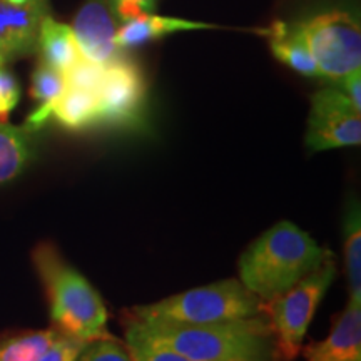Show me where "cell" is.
I'll return each mask as SVG.
<instances>
[{"label":"cell","instance_id":"cell-14","mask_svg":"<svg viewBox=\"0 0 361 361\" xmlns=\"http://www.w3.org/2000/svg\"><path fill=\"white\" fill-rule=\"evenodd\" d=\"M37 51L44 64L66 74L79 61L80 51L72 27L61 24L47 16L42 20L37 35Z\"/></svg>","mask_w":361,"mask_h":361},{"label":"cell","instance_id":"cell-8","mask_svg":"<svg viewBox=\"0 0 361 361\" xmlns=\"http://www.w3.org/2000/svg\"><path fill=\"white\" fill-rule=\"evenodd\" d=\"M99 99V124L130 128L141 123L146 82L141 69L123 56L104 67Z\"/></svg>","mask_w":361,"mask_h":361},{"label":"cell","instance_id":"cell-11","mask_svg":"<svg viewBox=\"0 0 361 361\" xmlns=\"http://www.w3.org/2000/svg\"><path fill=\"white\" fill-rule=\"evenodd\" d=\"M306 361H361V303L348 301L331 333L305 350Z\"/></svg>","mask_w":361,"mask_h":361},{"label":"cell","instance_id":"cell-19","mask_svg":"<svg viewBox=\"0 0 361 361\" xmlns=\"http://www.w3.org/2000/svg\"><path fill=\"white\" fill-rule=\"evenodd\" d=\"M61 331L56 328L42 331H25L0 340V361H37Z\"/></svg>","mask_w":361,"mask_h":361},{"label":"cell","instance_id":"cell-16","mask_svg":"<svg viewBox=\"0 0 361 361\" xmlns=\"http://www.w3.org/2000/svg\"><path fill=\"white\" fill-rule=\"evenodd\" d=\"M52 117L62 128L85 130L99 124V99L96 92L67 87L52 109Z\"/></svg>","mask_w":361,"mask_h":361},{"label":"cell","instance_id":"cell-3","mask_svg":"<svg viewBox=\"0 0 361 361\" xmlns=\"http://www.w3.org/2000/svg\"><path fill=\"white\" fill-rule=\"evenodd\" d=\"M32 261L47 293L54 328L87 343L107 336V310L101 295L57 247L40 243L32 251Z\"/></svg>","mask_w":361,"mask_h":361},{"label":"cell","instance_id":"cell-6","mask_svg":"<svg viewBox=\"0 0 361 361\" xmlns=\"http://www.w3.org/2000/svg\"><path fill=\"white\" fill-rule=\"evenodd\" d=\"M319 78L338 84L361 67V27L351 12L329 11L298 22Z\"/></svg>","mask_w":361,"mask_h":361},{"label":"cell","instance_id":"cell-7","mask_svg":"<svg viewBox=\"0 0 361 361\" xmlns=\"http://www.w3.org/2000/svg\"><path fill=\"white\" fill-rule=\"evenodd\" d=\"M305 142L311 152L360 146L361 111L356 109L340 89L318 90L311 99Z\"/></svg>","mask_w":361,"mask_h":361},{"label":"cell","instance_id":"cell-1","mask_svg":"<svg viewBox=\"0 0 361 361\" xmlns=\"http://www.w3.org/2000/svg\"><path fill=\"white\" fill-rule=\"evenodd\" d=\"M329 255L296 224L279 221L241 255L239 281L261 301H269L291 290Z\"/></svg>","mask_w":361,"mask_h":361},{"label":"cell","instance_id":"cell-4","mask_svg":"<svg viewBox=\"0 0 361 361\" xmlns=\"http://www.w3.org/2000/svg\"><path fill=\"white\" fill-rule=\"evenodd\" d=\"M263 313V301L239 279L206 284L133 310V322L146 324H211L252 318Z\"/></svg>","mask_w":361,"mask_h":361},{"label":"cell","instance_id":"cell-26","mask_svg":"<svg viewBox=\"0 0 361 361\" xmlns=\"http://www.w3.org/2000/svg\"><path fill=\"white\" fill-rule=\"evenodd\" d=\"M336 85H340L341 92L350 99V102L356 109L361 111V69L351 72Z\"/></svg>","mask_w":361,"mask_h":361},{"label":"cell","instance_id":"cell-5","mask_svg":"<svg viewBox=\"0 0 361 361\" xmlns=\"http://www.w3.org/2000/svg\"><path fill=\"white\" fill-rule=\"evenodd\" d=\"M335 276L336 263L331 252L291 290L273 300L263 301V313L269 322L274 348L283 360L293 361L300 356L311 319Z\"/></svg>","mask_w":361,"mask_h":361},{"label":"cell","instance_id":"cell-20","mask_svg":"<svg viewBox=\"0 0 361 361\" xmlns=\"http://www.w3.org/2000/svg\"><path fill=\"white\" fill-rule=\"evenodd\" d=\"M126 346L134 361H191L169 346L151 340L135 322H130L126 331Z\"/></svg>","mask_w":361,"mask_h":361},{"label":"cell","instance_id":"cell-17","mask_svg":"<svg viewBox=\"0 0 361 361\" xmlns=\"http://www.w3.org/2000/svg\"><path fill=\"white\" fill-rule=\"evenodd\" d=\"M30 130L0 123V184L11 183L24 173L32 157Z\"/></svg>","mask_w":361,"mask_h":361},{"label":"cell","instance_id":"cell-18","mask_svg":"<svg viewBox=\"0 0 361 361\" xmlns=\"http://www.w3.org/2000/svg\"><path fill=\"white\" fill-rule=\"evenodd\" d=\"M341 229L350 300L361 303V211L356 200H351L346 206Z\"/></svg>","mask_w":361,"mask_h":361},{"label":"cell","instance_id":"cell-21","mask_svg":"<svg viewBox=\"0 0 361 361\" xmlns=\"http://www.w3.org/2000/svg\"><path fill=\"white\" fill-rule=\"evenodd\" d=\"M78 361H134L129 348L109 335L89 341Z\"/></svg>","mask_w":361,"mask_h":361},{"label":"cell","instance_id":"cell-22","mask_svg":"<svg viewBox=\"0 0 361 361\" xmlns=\"http://www.w3.org/2000/svg\"><path fill=\"white\" fill-rule=\"evenodd\" d=\"M104 75V67L94 62L87 61V59L80 57L69 71L66 72V84L67 87L87 90V92H96L101 87Z\"/></svg>","mask_w":361,"mask_h":361},{"label":"cell","instance_id":"cell-9","mask_svg":"<svg viewBox=\"0 0 361 361\" xmlns=\"http://www.w3.org/2000/svg\"><path fill=\"white\" fill-rule=\"evenodd\" d=\"M117 29L111 0H85L72 25L80 56L102 67L123 57L124 51L116 42Z\"/></svg>","mask_w":361,"mask_h":361},{"label":"cell","instance_id":"cell-12","mask_svg":"<svg viewBox=\"0 0 361 361\" xmlns=\"http://www.w3.org/2000/svg\"><path fill=\"white\" fill-rule=\"evenodd\" d=\"M216 25L204 24V22L176 19V17H162L157 13H141L128 22H123L117 29L116 42L123 51L126 49L139 47V45L161 39L164 35L184 30H201L214 29Z\"/></svg>","mask_w":361,"mask_h":361},{"label":"cell","instance_id":"cell-15","mask_svg":"<svg viewBox=\"0 0 361 361\" xmlns=\"http://www.w3.org/2000/svg\"><path fill=\"white\" fill-rule=\"evenodd\" d=\"M66 89L67 84L64 74L40 61L32 74V87H30L32 99L37 102V109L27 117L25 123V128L30 133L40 129L51 119L54 106Z\"/></svg>","mask_w":361,"mask_h":361},{"label":"cell","instance_id":"cell-10","mask_svg":"<svg viewBox=\"0 0 361 361\" xmlns=\"http://www.w3.org/2000/svg\"><path fill=\"white\" fill-rule=\"evenodd\" d=\"M49 16V0H0V62L37 51L40 24Z\"/></svg>","mask_w":361,"mask_h":361},{"label":"cell","instance_id":"cell-24","mask_svg":"<svg viewBox=\"0 0 361 361\" xmlns=\"http://www.w3.org/2000/svg\"><path fill=\"white\" fill-rule=\"evenodd\" d=\"M85 345H87V341L61 333L57 340L51 345V348L45 351L37 361H78L80 351L85 348Z\"/></svg>","mask_w":361,"mask_h":361},{"label":"cell","instance_id":"cell-23","mask_svg":"<svg viewBox=\"0 0 361 361\" xmlns=\"http://www.w3.org/2000/svg\"><path fill=\"white\" fill-rule=\"evenodd\" d=\"M20 101V85L13 74L0 62V123H7L11 112Z\"/></svg>","mask_w":361,"mask_h":361},{"label":"cell","instance_id":"cell-2","mask_svg":"<svg viewBox=\"0 0 361 361\" xmlns=\"http://www.w3.org/2000/svg\"><path fill=\"white\" fill-rule=\"evenodd\" d=\"M146 335L191 361H273L276 355L268 318L231 319L211 324H146Z\"/></svg>","mask_w":361,"mask_h":361},{"label":"cell","instance_id":"cell-13","mask_svg":"<svg viewBox=\"0 0 361 361\" xmlns=\"http://www.w3.org/2000/svg\"><path fill=\"white\" fill-rule=\"evenodd\" d=\"M266 34L269 37L271 51L278 61H281L283 64L300 72V74L308 75V78H319L318 66L311 56L300 25H288L283 22H276L266 30Z\"/></svg>","mask_w":361,"mask_h":361},{"label":"cell","instance_id":"cell-25","mask_svg":"<svg viewBox=\"0 0 361 361\" xmlns=\"http://www.w3.org/2000/svg\"><path fill=\"white\" fill-rule=\"evenodd\" d=\"M116 19L123 24L141 13H154L157 0H111Z\"/></svg>","mask_w":361,"mask_h":361}]
</instances>
